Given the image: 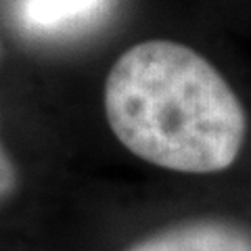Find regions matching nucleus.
I'll list each match as a JSON object with an SVG mask.
<instances>
[{
	"instance_id": "1",
	"label": "nucleus",
	"mask_w": 251,
	"mask_h": 251,
	"mask_svg": "<svg viewBox=\"0 0 251 251\" xmlns=\"http://www.w3.org/2000/svg\"><path fill=\"white\" fill-rule=\"evenodd\" d=\"M103 103L115 138L138 159L170 172H224L247 138V113L232 86L180 42L130 46L107 75Z\"/></svg>"
},
{
	"instance_id": "2",
	"label": "nucleus",
	"mask_w": 251,
	"mask_h": 251,
	"mask_svg": "<svg viewBox=\"0 0 251 251\" xmlns=\"http://www.w3.org/2000/svg\"><path fill=\"white\" fill-rule=\"evenodd\" d=\"M126 251H251V230L230 220H193L140 239Z\"/></svg>"
},
{
	"instance_id": "3",
	"label": "nucleus",
	"mask_w": 251,
	"mask_h": 251,
	"mask_svg": "<svg viewBox=\"0 0 251 251\" xmlns=\"http://www.w3.org/2000/svg\"><path fill=\"white\" fill-rule=\"evenodd\" d=\"M103 0H25L21 17L31 29H63L100 11Z\"/></svg>"
},
{
	"instance_id": "4",
	"label": "nucleus",
	"mask_w": 251,
	"mask_h": 251,
	"mask_svg": "<svg viewBox=\"0 0 251 251\" xmlns=\"http://www.w3.org/2000/svg\"><path fill=\"white\" fill-rule=\"evenodd\" d=\"M17 184H19L17 168H15L13 159L9 157V153H6L4 145L0 143V203L6 201L17 191Z\"/></svg>"
}]
</instances>
